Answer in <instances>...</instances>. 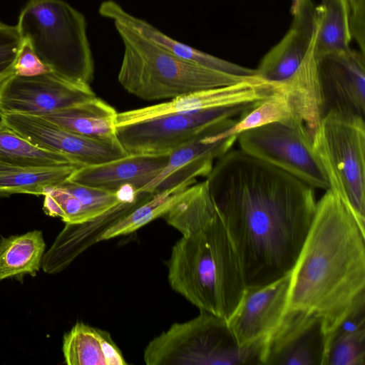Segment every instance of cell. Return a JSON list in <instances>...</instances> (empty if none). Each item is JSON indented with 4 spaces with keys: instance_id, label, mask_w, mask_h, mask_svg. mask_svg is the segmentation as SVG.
I'll use <instances>...</instances> for the list:
<instances>
[{
    "instance_id": "obj_30",
    "label": "cell",
    "mask_w": 365,
    "mask_h": 365,
    "mask_svg": "<svg viewBox=\"0 0 365 365\" xmlns=\"http://www.w3.org/2000/svg\"><path fill=\"white\" fill-rule=\"evenodd\" d=\"M61 185L81 202L83 208L82 222L103 214L121 201L117 192L79 185L68 179Z\"/></svg>"
},
{
    "instance_id": "obj_24",
    "label": "cell",
    "mask_w": 365,
    "mask_h": 365,
    "mask_svg": "<svg viewBox=\"0 0 365 365\" xmlns=\"http://www.w3.org/2000/svg\"><path fill=\"white\" fill-rule=\"evenodd\" d=\"M314 48L318 55L346 51L353 39L348 0H321L316 5Z\"/></svg>"
},
{
    "instance_id": "obj_7",
    "label": "cell",
    "mask_w": 365,
    "mask_h": 365,
    "mask_svg": "<svg viewBox=\"0 0 365 365\" xmlns=\"http://www.w3.org/2000/svg\"><path fill=\"white\" fill-rule=\"evenodd\" d=\"M313 150L329 188L365 232V121L353 114L330 111L312 137Z\"/></svg>"
},
{
    "instance_id": "obj_4",
    "label": "cell",
    "mask_w": 365,
    "mask_h": 365,
    "mask_svg": "<svg viewBox=\"0 0 365 365\" xmlns=\"http://www.w3.org/2000/svg\"><path fill=\"white\" fill-rule=\"evenodd\" d=\"M113 24L124 48L118 82L125 91L141 99L173 98L255 76L230 75L185 61L133 29Z\"/></svg>"
},
{
    "instance_id": "obj_2",
    "label": "cell",
    "mask_w": 365,
    "mask_h": 365,
    "mask_svg": "<svg viewBox=\"0 0 365 365\" xmlns=\"http://www.w3.org/2000/svg\"><path fill=\"white\" fill-rule=\"evenodd\" d=\"M365 293V232L327 190L290 273L287 311L320 317L329 335Z\"/></svg>"
},
{
    "instance_id": "obj_29",
    "label": "cell",
    "mask_w": 365,
    "mask_h": 365,
    "mask_svg": "<svg viewBox=\"0 0 365 365\" xmlns=\"http://www.w3.org/2000/svg\"><path fill=\"white\" fill-rule=\"evenodd\" d=\"M293 116L297 117L290 102L282 91H278L239 118L231 128L215 134L213 138L221 140L232 135L237 136L245 130Z\"/></svg>"
},
{
    "instance_id": "obj_8",
    "label": "cell",
    "mask_w": 365,
    "mask_h": 365,
    "mask_svg": "<svg viewBox=\"0 0 365 365\" xmlns=\"http://www.w3.org/2000/svg\"><path fill=\"white\" fill-rule=\"evenodd\" d=\"M240 150L297 178L313 188L328 190V180L316 155L312 137L293 116L237 135Z\"/></svg>"
},
{
    "instance_id": "obj_11",
    "label": "cell",
    "mask_w": 365,
    "mask_h": 365,
    "mask_svg": "<svg viewBox=\"0 0 365 365\" xmlns=\"http://www.w3.org/2000/svg\"><path fill=\"white\" fill-rule=\"evenodd\" d=\"M94 97L90 86L51 72L34 76L14 73L0 84V113L44 116Z\"/></svg>"
},
{
    "instance_id": "obj_5",
    "label": "cell",
    "mask_w": 365,
    "mask_h": 365,
    "mask_svg": "<svg viewBox=\"0 0 365 365\" xmlns=\"http://www.w3.org/2000/svg\"><path fill=\"white\" fill-rule=\"evenodd\" d=\"M16 26L51 73L90 86L94 62L81 12L61 0H29Z\"/></svg>"
},
{
    "instance_id": "obj_27",
    "label": "cell",
    "mask_w": 365,
    "mask_h": 365,
    "mask_svg": "<svg viewBox=\"0 0 365 365\" xmlns=\"http://www.w3.org/2000/svg\"><path fill=\"white\" fill-rule=\"evenodd\" d=\"M0 162L26 168H53L77 165L63 154L34 145L1 120Z\"/></svg>"
},
{
    "instance_id": "obj_17",
    "label": "cell",
    "mask_w": 365,
    "mask_h": 365,
    "mask_svg": "<svg viewBox=\"0 0 365 365\" xmlns=\"http://www.w3.org/2000/svg\"><path fill=\"white\" fill-rule=\"evenodd\" d=\"M293 19L287 32L261 59L256 76L272 84L281 85L297 71L315 38L316 5L312 0H293Z\"/></svg>"
},
{
    "instance_id": "obj_6",
    "label": "cell",
    "mask_w": 365,
    "mask_h": 365,
    "mask_svg": "<svg viewBox=\"0 0 365 365\" xmlns=\"http://www.w3.org/2000/svg\"><path fill=\"white\" fill-rule=\"evenodd\" d=\"M264 343L241 347L227 320L205 311L174 323L144 350L147 365L262 364Z\"/></svg>"
},
{
    "instance_id": "obj_18",
    "label": "cell",
    "mask_w": 365,
    "mask_h": 365,
    "mask_svg": "<svg viewBox=\"0 0 365 365\" xmlns=\"http://www.w3.org/2000/svg\"><path fill=\"white\" fill-rule=\"evenodd\" d=\"M140 192L134 200H121L94 219L77 224H66L51 247L43 255L41 268L48 274H57L66 269L77 257L101 237L120 219L151 197Z\"/></svg>"
},
{
    "instance_id": "obj_10",
    "label": "cell",
    "mask_w": 365,
    "mask_h": 365,
    "mask_svg": "<svg viewBox=\"0 0 365 365\" xmlns=\"http://www.w3.org/2000/svg\"><path fill=\"white\" fill-rule=\"evenodd\" d=\"M0 120L34 145L63 154L81 166L101 164L128 155L116 137L96 138L81 135L42 116L0 113Z\"/></svg>"
},
{
    "instance_id": "obj_25",
    "label": "cell",
    "mask_w": 365,
    "mask_h": 365,
    "mask_svg": "<svg viewBox=\"0 0 365 365\" xmlns=\"http://www.w3.org/2000/svg\"><path fill=\"white\" fill-rule=\"evenodd\" d=\"M78 165L53 168H26L0 162V198L13 194L44 195L66 181Z\"/></svg>"
},
{
    "instance_id": "obj_23",
    "label": "cell",
    "mask_w": 365,
    "mask_h": 365,
    "mask_svg": "<svg viewBox=\"0 0 365 365\" xmlns=\"http://www.w3.org/2000/svg\"><path fill=\"white\" fill-rule=\"evenodd\" d=\"M324 365H365V294L329 335Z\"/></svg>"
},
{
    "instance_id": "obj_15",
    "label": "cell",
    "mask_w": 365,
    "mask_h": 365,
    "mask_svg": "<svg viewBox=\"0 0 365 365\" xmlns=\"http://www.w3.org/2000/svg\"><path fill=\"white\" fill-rule=\"evenodd\" d=\"M290 273L266 285L245 289L226 319L240 346L265 343L279 326L286 313Z\"/></svg>"
},
{
    "instance_id": "obj_13",
    "label": "cell",
    "mask_w": 365,
    "mask_h": 365,
    "mask_svg": "<svg viewBox=\"0 0 365 365\" xmlns=\"http://www.w3.org/2000/svg\"><path fill=\"white\" fill-rule=\"evenodd\" d=\"M328 335L318 315L286 312L264 344L263 365H324Z\"/></svg>"
},
{
    "instance_id": "obj_21",
    "label": "cell",
    "mask_w": 365,
    "mask_h": 365,
    "mask_svg": "<svg viewBox=\"0 0 365 365\" xmlns=\"http://www.w3.org/2000/svg\"><path fill=\"white\" fill-rule=\"evenodd\" d=\"M62 350L68 365L127 364L108 331L83 322L64 335Z\"/></svg>"
},
{
    "instance_id": "obj_20",
    "label": "cell",
    "mask_w": 365,
    "mask_h": 365,
    "mask_svg": "<svg viewBox=\"0 0 365 365\" xmlns=\"http://www.w3.org/2000/svg\"><path fill=\"white\" fill-rule=\"evenodd\" d=\"M98 11L102 16L133 29L185 61L230 75L244 77L256 76L255 69L224 60L172 38L147 21L130 14L113 0L103 1Z\"/></svg>"
},
{
    "instance_id": "obj_32",
    "label": "cell",
    "mask_w": 365,
    "mask_h": 365,
    "mask_svg": "<svg viewBox=\"0 0 365 365\" xmlns=\"http://www.w3.org/2000/svg\"><path fill=\"white\" fill-rule=\"evenodd\" d=\"M51 72L34 53L27 41L23 44L17 57L14 73L21 76H34Z\"/></svg>"
},
{
    "instance_id": "obj_34",
    "label": "cell",
    "mask_w": 365,
    "mask_h": 365,
    "mask_svg": "<svg viewBox=\"0 0 365 365\" xmlns=\"http://www.w3.org/2000/svg\"><path fill=\"white\" fill-rule=\"evenodd\" d=\"M43 200V210L44 212L51 217H63V212L54 199V197L48 193H45Z\"/></svg>"
},
{
    "instance_id": "obj_12",
    "label": "cell",
    "mask_w": 365,
    "mask_h": 365,
    "mask_svg": "<svg viewBox=\"0 0 365 365\" xmlns=\"http://www.w3.org/2000/svg\"><path fill=\"white\" fill-rule=\"evenodd\" d=\"M316 56L322 117L334 111L364 118L365 53L350 48Z\"/></svg>"
},
{
    "instance_id": "obj_28",
    "label": "cell",
    "mask_w": 365,
    "mask_h": 365,
    "mask_svg": "<svg viewBox=\"0 0 365 365\" xmlns=\"http://www.w3.org/2000/svg\"><path fill=\"white\" fill-rule=\"evenodd\" d=\"M196 180L183 182L174 187L153 193L151 197L120 219L102 236L101 241L131 234L156 218L163 217L181 193Z\"/></svg>"
},
{
    "instance_id": "obj_16",
    "label": "cell",
    "mask_w": 365,
    "mask_h": 365,
    "mask_svg": "<svg viewBox=\"0 0 365 365\" xmlns=\"http://www.w3.org/2000/svg\"><path fill=\"white\" fill-rule=\"evenodd\" d=\"M238 118L218 121L172 151L164 169L138 192L155 193L207 177L214 161L230 150L237 138L232 135L217 140L213 135L231 128Z\"/></svg>"
},
{
    "instance_id": "obj_19",
    "label": "cell",
    "mask_w": 365,
    "mask_h": 365,
    "mask_svg": "<svg viewBox=\"0 0 365 365\" xmlns=\"http://www.w3.org/2000/svg\"><path fill=\"white\" fill-rule=\"evenodd\" d=\"M168 160L169 154H128L103 163L80 167L68 180L115 192L129 185L138 192L164 169Z\"/></svg>"
},
{
    "instance_id": "obj_31",
    "label": "cell",
    "mask_w": 365,
    "mask_h": 365,
    "mask_svg": "<svg viewBox=\"0 0 365 365\" xmlns=\"http://www.w3.org/2000/svg\"><path fill=\"white\" fill-rule=\"evenodd\" d=\"M23 44L16 26L0 22V84L14 73V66Z\"/></svg>"
},
{
    "instance_id": "obj_3",
    "label": "cell",
    "mask_w": 365,
    "mask_h": 365,
    "mask_svg": "<svg viewBox=\"0 0 365 365\" xmlns=\"http://www.w3.org/2000/svg\"><path fill=\"white\" fill-rule=\"evenodd\" d=\"M163 217L182 234L167 262L170 286L200 311L227 319L246 286L207 182L188 187Z\"/></svg>"
},
{
    "instance_id": "obj_1",
    "label": "cell",
    "mask_w": 365,
    "mask_h": 365,
    "mask_svg": "<svg viewBox=\"0 0 365 365\" xmlns=\"http://www.w3.org/2000/svg\"><path fill=\"white\" fill-rule=\"evenodd\" d=\"M206 180L246 288L289 273L315 214L314 188L240 149L217 158Z\"/></svg>"
},
{
    "instance_id": "obj_33",
    "label": "cell",
    "mask_w": 365,
    "mask_h": 365,
    "mask_svg": "<svg viewBox=\"0 0 365 365\" xmlns=\"http://www.w3.org/2000/svg\"><path fill=\"white\" fill-rule=\"evenodd\" d=\"M351 10V28L354 34L365 31V0H348Z\"/></svg>"
},
{
    "instance_id": "obj_26",
    "label": "cell",
    "mask_w": 365,
    "mask_h": 365,
    "mask_svg": "<svg viewBox=\"0 0 365 365\" xmlns=\"http://www.w3.org/2000/svg\"><path fill=\"white\" fill-rule=\"evenodd\" d=\"M45 247L40 230L2 238L0 241V280L25 274L36 276L41 267Z\"/></svg>"
},
{
    "instance_id": "obj_22",
    "label": "cell",
    "mask_w": 365,
    "mask_h": 365,
    "mask_svg": "<svg viewBox=\"0 0 365 365\" xmlns=\"http://www.w3.org/2000/svg\"><path fill=\"white\" fill-rule=\"evenodd\" d=\"M118 112L96 96L42 116L70 132L96 138L115 137Z\"/></svg>"
},
{
    "instance_id": "obj_14",
    "label": "cell",
    "mask_w": 365,
    "mask_h": 365,
    "mask_svg": "<svg viewBox=\"0 0 365 365\" xmlns=\"http://www.w3.org/2000/svg\"><path fill=\"white\" fill-rule=\"evenodd\" d=\"M279 91L278 85L255 76L231 85L198 91L162 103L118 113L115 126L173 113L259 103Z\"/></svg>"
},
{
    "instance_id": "obj_9",
    "label": "cell",
    "mask_w": 365,
    "mask_h": 365,
    "mask_svg": "<svg viewBox=\"0 0 365 365\" xmlns=\"http://www.w3.org/2000/svg\"><path fill=\"white\" fill-rule=\"evenodd\" d=\"M258 103L158 116L118 126L115 137L128 154L168 155L211 125L241 117Z\"/></svg>"
}]
</instances>
